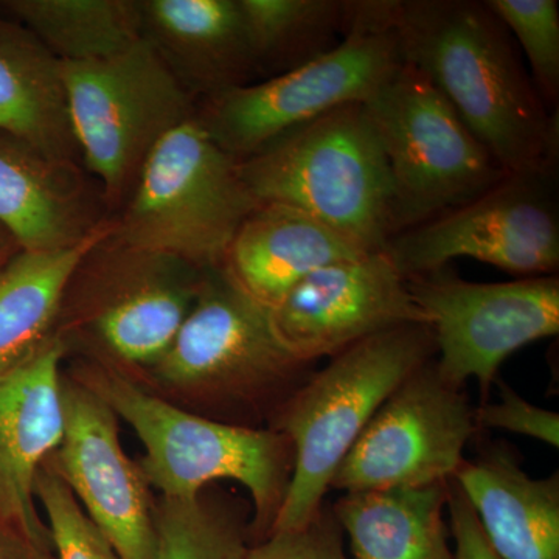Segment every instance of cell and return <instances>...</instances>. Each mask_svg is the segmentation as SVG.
Wrapping results in <instances>:
<instances>
[{
  "mask_svg": "<svg viewBox=\"0 0 559 559\" xmlns=\"http://www.w3.org/2000/svg\"><path fill=\"white\" fill-rule=\"evenodd\" d=\"M401 58L419 70L507 175L557 170L558 112L540 100L487 2L395 0Z\"/></svg>",
  "mask_w": 559,
  "mask_h": 559,
  "instance_id": "obj_1",
  "label": "cell"
},
{
  "mask_svg": "<svg viewBox=\"0 0 559 559\" xmlns=\"http://www.w3.org/2000/svg\"><path fill=\"white\" fill-rule=\"evenodd\" d=\"M238 171L260 204L300 210L366 252L395 237L388 160L364 103L278 135Z\"/></svg>",
  "mask_w": 559,
  "mask_h": 559,
  "instance_id": "obj_2",
  "label": "cell"
},
{
  "mask_svg": "<svg viewBox=\"0 0 559 559\" xmlns=\"http://www.w3.org/2000/svg\"><path fill=\"white\" fill-rule=\"evenodd\" d=\"M433 353L429 325L382 331L334 356L293 395L277 423L293 448V471L270 535L318 516L334 474L370 419Z\"/></svg>",
  "mask_w": 559,
  "mask_h": 559,
  "instance_id": "obj_3",
  "label": "cell"
},
{
  "mask_svg": "<svg viewBox=\"0 0 559 559\" xmlns=\"http://www.w3.org/2000/svg\"><path fill=\"white\" fill-rule=\"evenodd\" d=\"M84 380L142 440L145 457L139 466L150 487L167 499H197L212 481H238L253 500L257 532L270 535L293 466V448L283 433L189 414L114 369L94 367Z\"/></svg>",
  "mask_w": 559,
  "mask_h": 559,
  "instance_id": "obj_4",
  "label": "cell"
},
{
  "mask_svg": "<svg viewBox=\"0 0 559 559\" xmlns=\"http://www.w3.org/2000/svg\"><path fill=\"white\" fill-rule=\"evenodd\" d=\"M395 0H352L347 35L322 57L272 79L197 103L194 117L241 160L300 124L364 103L403 66L393 27Z\"/></svg>",
  "mask_w": 559,
  "mask_h": 559,
  "instance_id": "obj_5",
  "label": "cell"
},
{
  "mask_svg": "<svg viewBox=\"0 0 559 559\" xmlns=\"http://www.w3.org/2000/svg\"><path fill=\"white\" fill-rule=\"evenodd\" d=\"M61 70L81 162L114 216L151 153L193 119L197 98L145 38L103 60L61 62Z\"/></svg>",
  "mask_w": 559,
  "mask_h": 559,
  "instance_id": "obj_6",
  "label": "cell"
},
{
  "mask_svg": "<svg viewBox=\"0 0 559 559\" xmlns=\"http://www.w3.org/2000/svg\"><path fill=\"white\" fill-rule=\"evenodd\" d=\"M259 205L238 160L193 117L151 153L130 200L112 216L114 234L198 270H221L242 221Z\"/></svg>",
  "mask_w": 559,
  "mask_h": 559,
  "instance_id": "obj_7",
  "label": "cell"
},
{
  "mask_svg": "<svg viewBox=\"0 0 559 559\" xmlns=\"http://www.w3.org/2000/svg\"><path fill=\"white\" fill-rule=\"evenodd\" d=\"M364 108L388 160L395 235L462 207L507 176L428 79L406 62Z\"/></svg>",
  "mask_w": 559,
  "mask_h": 559,
  "instance_id": "obj_8",
  "label": "cell"
},
{
  "mask_svg": "<svg viewBox=\"0 0 559 559\" xmlns=\"http://www.w3.org/2000/svg\"><path fill=\"white\" fill-rule=\"evenodd\" d=\"M204 275L186 261L120 240L112 221L76 264L58 319L62 329L55 334L81 333L114 360L156 366L193 308Z\"/></svg>",
  "mask_w": 559,
  "mask_h": 559,
  "instance_id": "obj_9",
  "label": "cell"
},
{
  "mask_svg": "<svg viewBox=\"0 0 559 559\" xmlns=\"http://www.w3.org/2000/svg\"><path fill=\"white\" fill-rule=\"evenodd\" d=\"M557 170L507 175L462 207L395 235L388 253L406 277L474 259L522 277L557 274Z\"/></svg>",
  "mask_w": 559,
  "mask_h": 559,
  "instance_id": "obj_10",
  "label": "cell"
},
{
  "mask_svg": "<svg viewBox=\"0 0 559 559\" xmlns=\"http://www.w3.org/2000/svg\"><path fill=\"white\" fill-rule=\"evenodd\" d=\"M412 299L432 330L440 380L460 389L477 380L487 396L500 364L559 331V278L473 283L450 266L406 277Z\"/></svg>",
  "mask_w": 559,
  "mask_h": 559,
  "instance_id": "obj_11",
  "label": "cell"
},
{
  "mask_svg": "<svg viewBox=\"0 0 559 559\" xmlns=\"http://www.w3.org/2000/svg\"><path fill=\"white\" fill-rule=\"evenodd\" d=\"M476 430L468 401L428 362L370 419L334 474L345 492L448 484Z\"/></svg>",
  "mask_w": 559,
  "mask_h": 559,
  "instance_id": "obj_12",
  "label": "cell"
},
{
  "mask_svg": "<svg viewBox=\"0 0 559 559\" xmlns=\"http://www.w3.org/2000/svg\"><path fill=\"white\" fill-rule=\"evenodd\" d=\"M304 366L278 341L270 310L226 272L212 270L205 271L193 308L153 371L168 388L240 399Z\"/></svg>",
  "mask_w": 559,
  "mask_h": 559,
  "instance_id": "obj_13",
  "label": "cell"
},
{
  "mask_svg": "<svg viewBox=\"0 0 559 559\" xmlns=\"http://www.w3.org/2000/svg\"><path fill=\"white\" fill-rule=\"evenodd\" d=\"M270 314L283 347L304 364L334 358L382 331L428 325L388 250L312 272Z\"/></svg>",
  "mask_w": 559,
  "mask_h": 559,
  "instance_id": "obj_14",
  "label": "cell"
},
{
  "mask_svg": "<svg viewBox=\"0 0 559 559\" xmlns=\"http://www.w3.org/2000/svg\"><path fill=\"white\" fill-rule=\"evenodd\" d=\"M64 433L51 466L120 559L156 558L150 485L121 448L117 415L83 381H62Z\"/></svg>",
  "mask_w": 559,
  "mask_h": 559,
  "instance_id": "obj_15",
  "label": "cell"
},
{
  "mask_svg": "<svg viewBox=\"0 0 559 559\" xmlns=\"http://www.w3.org/2000/svg\"><path fill=\"white\" fill-rule=\"evenodd\" d=\"M64 355L66 342L55 334L31 358L0 373V522L47 555L53 547L36 507L35 484L64 433Z\"/></svg>",
  "mask_w": 559,
  "mask_h": 559,
  "instance_id": "obj_16",
  "label": "cell"
},
{
  "mask_svg": "<svg viewBox=\"0 0 559 559\" xmlns=\"http://www.w3.org/2000/svg\"><path fill=\"white\" fill-rule=\"evenodd\" d=\"M110 218L100 187L79 162L57 159L0 132V226L21 248H75Z\"/></svg>",
  "mask_w": 559,
  "mask_h": 559,
  "instance_id": "obj_17",
  "label": "cell"
},
{
  "mask_svg": "<svg viewBox=\"0 0 559 559\" xmlns=\"http://www.w3.org/2000/svg\"><path fill=\"white\" fill-rule=\"evenodd\" d=\"M143 38L197 102L255 79L238 0H140Z\"/></svg>",
  "mask_w": 559,
  "mask_h": 559,
  "instance_id": "obj_18",
  "label": "cell"
},
{
  "mask_svg": "<svg viewBox=\"0 0 559 559\" xmlns=\"http://www.w3.org/2000/svg\"><path fill=\"white\" fill-rule=\"evenodd\" d=\"M367 253L300 210L260 204L242 221L221 270L271 310L312 272Z\"/></svg>",
  "mask_w": 559,
  "mask_h": 559,
  "instance_id": "obj_19",
  "label": "cell"
},
{
  "mask_svg": "<svg viewBox=\"0 0 559 559\" xmlns=\"http://www.w3.org/2000/svg\"><path fill=\"white\" fill-rule=\"evenodd\" d=\"M455 484L502 559H559V479H533L516 455L491 448L463 460Z\"/></svg>",
  "mask_w": 559,
  "mask_h": 559,
  "instance_id": "obj_20",
  "label": "cell"
},
{
  "mask_svg": "<svg viewBox=\"0 0 559 559\" xmlns=\"http://www.w3.org/2000/svg\"><path fill=\"white\" fill-rule=\"evenodd\" d=\"M0 132L57 159L81 162L70 124L61 61L0 10Z\"/></svg>",
  "mask_w": 559,
  "mask_h": 559,
  "instance_id": "obj_21",
  "label": "cell"
},
{
  "mask_svg": "<svg viewBox=\"0 0 559 559\" xmlns=\"http://www.w3.org/2000/svg\"><path fill=\"white\" fill-rule=\"evenodd\" d=\"M448 484L345 492L334 520L355 559H454L443 510Z\"/></svg>",
  "mask_w": 559,
  "mask_h": 559,
  "instance_id": "obj_22",
  "label": "cell"
},
{
  "mask_svg": "<svg viewBox=\"0 0 559 559\" xmlns=\"http://www.w3.org/2000/svg\"><path fill=\"white\" fill-rule=\"evenodd\" d=\"M110 226L112 216L75 248L22 250L0 271V373L31 358L55 336L76 264Z\"/></svg>",
  "mask_w": 559,
  "mask_h": 559,
  "instance_id": "obj_23",
  "label": "cell"
},
{
  "mask_svg": "<svg viewBox=\"0 0 559 559\" xmlns=\"http://www.w3.org/2000/svg\"><path fill=\"white\" fill-rule=\"evenodd\" d=\"M0 10L61 62L103 60L143 38L140 0H5Z\"/></svg>",
  "mask_w": 559,
  "mask_h": 559,
  "instance_id": "obj_24",
  "label": "cell"
},
{
  "mask_svg": "<svg viewBox=\"0 0 559 559\" xmlns=\"http://www.w3.org/2000/svg\"><path fill=\"white\" fill-rule=\"evenodd\" d=\"M255 75L264 80L333 50L347 35L352 0H238Z\"/></svg>",
  "mask_w": 559,
  "mask_h": 559,
  "instance_id": "obj_25",
  "label": "cell"
},
{
  "mask_svg": "<svg viewBox=\"0 0 559 559\" xmlns=\"http://www.w3.org/2000/svg\"><path fill=\"white\" fill-rule=\"evenodd\" d=\"M154 527V559H242L249 549L240 524L201 498H162Z\"/></svg>",
  "mask_w": 559,
  "mask_h": 559,
  "instance_id": "obj_26",
  "label": "cell"
},
{
  "mask_svg": "<svg viewBox=\"0 0 559 559\" xmlns=\"http://www.w3.org/2000/svg\"><path fill=\"white\" fill-rule=\"evenodd\" d=\"M518 39L532 68V83L547 109L559 100V3L557 0H487Z\"/></svg>",
  "mask_w": 559,
  "mask_h": 559,
  "instance_id": "obj_27",
  "label": "cell"
},
{
  "mask_svg": "<svg viewBox=\"0 0 559 559\" xmlns=\"http://www.w3.org/2000/svg\"><path fill=\"white\" fill-rule=\"evenodd\" d=\"M35 496L46 513L55 559H120L81 509L79 500L51 466L50 459L36 477Z\"/></svg>",
  "mask_w": 559,
  "mask_h": 559,
  "instance_id": "obj_28",
  "label": "cell"
},
{
  "mask_svg": "<svg viewBox=\"0 0 559 559\" xmlns=\"http://www.w3.org/2000/svg\"><path fill=\"white\" fill-rule=\"evenodd\" d=\"M333 511L322 509L305 527L271 533L242 559H349Z\"/></svg>",
  "mask_w": 559,
  "mask_h": 559,
  "instance_id": "obj_29",
  "label": "cell"
},
{
  "mask_svg": "<svg viewBox=\"0 0 559 559\" xmlns=\"http://www.w3.org/2000/svg\"><path fill=\"white\" fill-rule=\"evenodd\" d=\"M498 385L500 392L498 403L484 404L480 409L474 412L476 426L520 433L558 448L559 415L533 406L503 382H499Z\"/></svg>",
  "mask_w": 559,
  "mask_h": 559,
  "instance_id": "obj_30",
  "label": "cell"
},
{
  "mask_svg": "<svg viewBox=\"0 0 559 559\" xmlns=\"http://www.w3.org/2000/svg\"><path fill=\"white\" fill-rule=\"evenodd\" d=\"M447 509L455 543L454 559H502L492 550L473 507L454 479L448 481Z\"/></svg>",
  "mask_w": 559,
  "mask_h": 559,
  "instance_id": "obj_31",
  "label": "cell"
},
{
  "mask_svg": "<svg viewBox=\"0 0 559 559\" xmlns=\"http://www.w3.org/2000/svg\"><path fill=\"white\" fill-rule=\"evenodd\" d=\"M0 559H55L32 546L20 533L0 522Z\"/></svg>",
  "mask_w": 559,
  "mask_h": 559,
  "instance_id": "obj_32",
  "label": "cell"
},
{
  "mask_svg": "<svg viewBox=\"0 0 559 559\" xmlns=\"http://www.w3.org/2000/svg\"><path fill=\"white\" fill-rule=\"evenodd\" d=\"M20 242L5 227L0 226V271L10 263L17 253L22 252Z\"/></svg>",
  "mask_w": 559,
  "mask_h": 559,
  "instance_id": "obj_33",
  "label": "cell"
}]
</instances>
